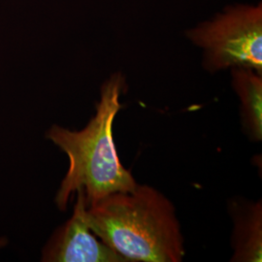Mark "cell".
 <instances>
[{"label": "cell", "mask_w": 262, "mask_h": 262, "mask_svg": "<svg viewBox=\"0 0 262 262\" xmlns=\"http://www.w3.org/2000/svg\"><path fill=\"white\" fill-rule=\"evenodd\" d=\"M204 50V66L210 71L251 68L262 72L261 6L229 8L212 23L188 32Z\"/></svg>", "instance_id": "3"}, {"label": "cell", "mask_w": 262, "mask_h": 262, "mask_svg": "<svg viewBox=\"0 0 262 262\" xmlns=\"http://www.w3.org/2000/svg\"><path fill=\"white\" fill-rule=\"evenodd\" d=\"M228 211L234 225L231 261H261V200L253 202L242 197H234L228 203Z\"/></svg>", "instance_id": "5"}, {"label": "cell", "mask_w": 262, "mask_h": 262, "mask_svg": "<svg viewBox=\"0 0 262 262\" xmlns=\"http://www.w3.org/2000/svg\"><path fill=\"white\" fill-rule=\"evenodd\" d=\"M86 221L94 234L127 262H180L185 256L174 205L150 186L105 197L88 207Z\"/></svg>", "instance_id": "2"}, {"label": "cell", "mask_w": 262, "mask_h": 262, "mask_svg": "<svg viewBox=\"0 0 262 262\" xmlns=\"http://www.w3.org/2000/svg\"><path fill=\"white\" fill-rule=\"evenodd\" d=\"M232 84L241 102L240 115L244 133L251 142H261V74L251 68H232Z\"/></svg>", "instance_id": "6"}, {"label": "cell", "mask_w": 262, "mask_h": 262, "mask_svg": "<svg viewBox=\"0 0 262 262\" xmlns=\"http://www.w3.org/2000/svg\"><path fill=\"white\" fill-rule=\"evenodd\" d=\"M124 78L116 73L101 86L100 99L92 120L79 131L53 125L46 137L62 150L69 160L66 177L56 192V205L66 211L68 202L83 189L88 207L95 205L115 192H129L138 184L118 156L113 124L122 109L120 97Z\"/></svg>", "instance_id": "1"}, {"label": "cell", "mask_w": 262, "mask_h": 262, "mask_svg": "<svg viewBox=\"0 0 262 262\" xmlns=\"http://www.w3.org/2000/svg\"><path fill=\"white\" fill-rule=\"evenodd\" d=\"M72 216L56 229L42 252L45 262H127L91 230L84 190H77Z\"/></svg>", "instance_id": "4"}]
</instances>
